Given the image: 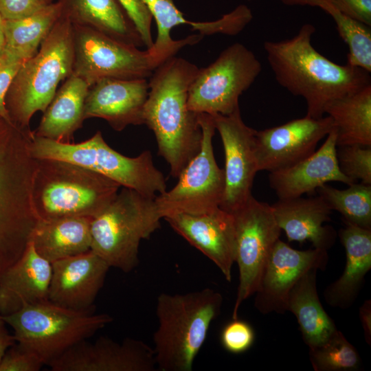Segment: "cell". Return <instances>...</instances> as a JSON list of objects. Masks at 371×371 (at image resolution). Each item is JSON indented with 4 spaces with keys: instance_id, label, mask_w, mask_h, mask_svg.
<instances>
[{
    "instance_id": "1",
    "label": "cell",
    "mask_w": 371,
    "mask_h": 371,
    "mask_svg": "<svg viewBox=\"0 0 371 371\" xmlns=\"http://www.w3.org/2000/svg\"><path fill=\"white\" fill-rule=\"evenodd\" d=\"M315 27L304 24L291 38L264 43L267 60L276 81L289 92L303 98L306 115L324 116L335 100L371 84L370 73L348 64L334 63L311 43Z\"/></svg>"
},
{
    "instance_id": "2",
    "label": "cell",
    "mask_w": 371,
    "mask_h": 371,
    "mask_svg": "<svg viewBox=\"0 0 371 371\" xmlns=\"http://www.w3.org/2000/svg\"><path fill=\"white\" fill-rule=\"evenodd\" d=\"M199 68L188 60L172 56L153 71L144 109V124L155 136L158 154L177 178L199 152L202 131L198 113L188 107V91Z\"/></svg>"
},
{
    "instance_id": "3",
    "label": "cell",
    "mask_w": 371,
    "mask_h": 371,
    "mask_svg": "<svg viewBox=\"0 0 371 371\" xmlns=\"http://www.w3.org/2000/svg\"><path fill=\"white\" fill-rule=\"evenodd\" d=\"M33 137L0 117V278L21 256L39 220L32 203Z\"/></svg>"
},
{
    "instance_id": "4",
    "label": "cell",
    "mask_w": 371,
    "mask_h": 371,
    "mask_svg": "<svg viewBox=\"0 0 371 371\" xmlns=\"http://www.w3.org/2000/svg\"><path fill=\"white\" fill-rule=\"evenodd\" d=\"M222 304V295L210 288L184 294L162 293L157 297L153 350L159 370H192Z\"/></svg>"
},
{
    "instance_id": "5",
    "label": "cell",
    "mask_w": 371,
    "mask_h": 371,
    "mask_svg": "<svg viewBox=\"0 0 371 371\" xmlns=\"http://www.w3.org/2000/svg\"><path fill=\"white\" fill-rule=\"evenodd\" d=\"M121 186L87 168L62 160L36 159L32 203L39 219L94 218L111 203Z\"/></svg>"
},
{
    "instance_id": "6",
    "label": "cell",
    "mask_w": 371,
    "mask_h": 371,
    "mask_svg": "<svg viewBox=\"0 0 371 371\" xmlns=\"http://www.w3.org/2000/svg\"><path fill=\"white\" fill-rule=\"evenodd\" d=\"M40 47L22 65L5 98L12 122L23 129H30L33 115L37 111L44 113L60 82L72 74V24L67 17L61 14Z\"/></svg>"
},
{
    "instance_id": "7",
    "label": "cell",
    "mask_w": 371,
    "mask_h": 371,
    "mask_svg": "<svg viewBox=\"0 0 371 371\" xmlns=\"http://www.w3.org/2000/svg\"><path fill=\"white\" fill-rule=\"evenodd\" d=\"M155 198L123 187L91 221V250L110 267L128 273L139 263L142 240L160 226Z\"/></svg>"
},
{
    "instance_id": "8",
    "label": "cell",
    "mask_w": 371,
    "mask_h": 371,
    "mask_svg": "<svg viewBox=\"0 0 371 371\" xmlns=\"http://www.w3.org/2000/svg\"><path fill=\"white\" fill-rule=\"evenodd\" d=\"M0 316L14 330L16 343L33 351L47 366L113 320L106 313L75 311L49 300Z\"/></svg>"
},
{
    "instance_id": "9",
    "label": "cell",
    "mask_w": 371,
    "mask_h": 371,
    "mask_svg": "<svg viewBox=\"0 0 371 371\" xmlns=\"http://www.w3.org/2000/svg\"><path fill=\"white\" fill-rule=\"evenodd\" d=\"M30 150L35 159H58L81 166L148 196L155 198L166 190L164 176L155 166L150 151L135 157L124 156L106 143L100 131L77 144L34 136Z\"/></svg>"
},
{
    "instance_id": "10",
    "label": "cell",
    "mask_w": 371,
    "mask_h": 371,
    "mask_svg": "<svg viewBox=\"0 0 371 371\" xmlns=\"http://www.w3.org/2000/svg\"><path fill=\"white\" fill-rule=\"evenodd\" d=\"M261 69L259 60L244 45L228 46L212 63L199 69L189 88L188 109L198 114H231Z\"/></svg>"
},
{
    "instance_id": "11",
    "label": "cell",
    "mask_w": 371,
    "mask_h": 371,
    "mask_svg": "<svg viewBox=\"0 0 371 371\" xmlns=\"http://www.w3.org/2000/svg\"><path fill=\"white\" fill-rule=\"evenodd\" d=\"M198 119L202 131L199 152L181 172L177 184L155 198L162 218L177 213H209L219 207L222 202L225 177L214 154V121L207 113L198 114Z\"/></svg>"
},
{
    "instance_id": "12",
    "label": "cell",
    "mask_w": 371,
    "mask_h": 371,
    "mask_svg": "<svg viewBox=\"0 0 371 371\" xmlns=\"http://www.w3.org/2000/svg\"><path fill=\"white\" fill-rule=\"evenodd\" d=\"M71 75L90 87L104 78L147 79L161 65L150 50L128 45L90 27L72 25Z\"/></svg>"
},
{
    "instance_id": "13",
    "label": "cell",
    "mask_w": 371,
    "mask_h": 371,
    "mask_svg": "<svg viewBox=\"0 0 371 371\" xmlns=\"http://www.w3.org/2000/svg\"><path fill=\"white\" fill-rule=\"evenodd\" d=\"M236 235V258L239 284L232 311L238 318L242 303L256 292L267 259L281 229L271 207L252 195L232 212Z\"/></svg>"
},
{
    "instance_id": "14",
    "label": "cell",
    "mask_w": 371,
    "mask_h": 371,
    "mask_svg": "<svg viewBox=\"0 0 371 371\" xmlns=\"http://www.w3.org/2000/svg\"><path fill=\"white\" fill-rule=\"evenodd\" d=\"M225 153V190L220 207L232 212L252 195L258 172L255 150L256 130L243 122L240 108L229 115H211Z\"/></svg>"
},
{
    "instance_id": "15",
    "label": "cell",
    "mask_w": 371,
    "mask_h": 371,
    "mask_svg": "<svg viewBox=\"0 0 371 371\" xmlns=\"http://www.w3.org/2000/svg\"><path fill=\"white\" fill-rule=\"evenodd\" d=\"M334 128L328 115H308L283 124L256 131L255 150L258 171L291 166L316 150L319 142Z\"/></svg>"
},
{
    "instance_id": "16",
    "label": "cell",
    "mask_w": 371,
    "mask_h": 371,
    "mask_svg": "<svg viewBox=\"0 0 371 371\" xmlns=\"http://www.w3.org/2000/svg\"><path fill=\"white\" fill-rule=\"evenodd\" d=\"M327 250H297L279 239L265 266L254 306L262 314L287 311L288 295L295 283L312 269H324Z\"/></svg>"
},
{
    "instance_id": "17",
    "label": "cell",
    "mask_w": 371,
    "mask_h": 371,
    "mask_svg": "<svg viewBox=\"0 0 371 371\" xmlns=\"http://www.w3.org/2000/svg\"><path fill=\"white\" fill-rule=\"evenodd\" d=\"M52 371H154L152 348L141 340L121 343L100 337L93 343L81 341L49 364Z\"/></svg>"
},
{
    "instance_id": "18",
    "label": "cell",
    "mask_w": 371,
    "mask_h": 371,
    "mask_svg": "<svg viewBox=\"0 0 371 371\" xmlns=\"http://www.w3.org/2000/svg\"><path fill=\"white\" fill-rule=\"evenodd\" d=\"M142 1L157 23V37L148 50L160 64L184 46L197 43L203 36H235L239 30L238 19L231 12L214 21L195 22L187 20L172 0Z\"/></svg>"
},
{
    "instance_id": "19",
    "label": "cell",
    "mask_w": 371,
    "mask_h": 371,
    "mask_svg": "<svg viewBox=\"0 0 371 371\" xmlns=\"http://www.w3.org/2000/svg\"><path fill=\"white\" fill-rule=\"evenodd\" d=\"M48 300L75 311H94L110 268L91 249L52 262Z\"/></svg>"
},
{
    "instance_id": "20",
    "label": "cell",
    "mask_w": 371,
    "mask_h": 371,
    "mask_svg": "<svg viewBox=\"0 0 371 371\" xmlns=\"http://www.w3.org/2000/svg\"><path fill=\"white\" fill-rule=\"evenodd\" d=\"M191 245L211 260L227 281L232 280L236 258L233 216L220 207L201 214L177 213L164 218Z\"/></svg>"
},
{
    "instance_id": "21",
    "label": "cell",
    "mask_w": 371,
    "mask_h": 371,
    "mask_svg": "<svg viewBox=\"0 0 371 371\" xmlns=\"http://www.w3.org/2000/svg\"><path fill=\"white\" fill-rule=\"evenodd\" d=\"M149 91L147 79L104 78L91 85L85 100V120H106L116 131L144 124V109Z\"/></svg>"
},
{
    "instance_id": "22",
    "label": "cell",
    "mask_w": 371,
    "mask_h": 371,
    "mask_svg": "<svg viewBox=\"0 0 371 371\" xmlns=\"http://www.w3.org/2000/svg\"><path fill=\"white\" fill-rule=\"evenodd\" d=\"M326 137L319 149L306 158L269 172V185L279 199L302 196L330 181L352 184L338 166L335 130Z\"/></svg>"
},
{
    "instance_id": "23",
    "label": "cell",
    "mask_w": 371,
    "mask_h": 371,
    "mask_svg": "<svg viewBox=\"0 0 371 371\" xmlns=\"http://www.w3.org/2000/svg\"><path fill=\"white\" fill-rule=\"evenodd\" d=\"M52 264L41 256L31 242L21 256L0 278V315L48 300Z\"/></svg>"
},
{
    "instance_id": "24",
    "label": "cell",
    "mask_w": 371,
    "mask_h": 371,
    "mask_svg": "<svg viewBox=\"0 0 371 371\" xmlns=\"http://www.w3.org/2000/svg\"><path fill=\"white\" fill-rule=\"evenodd\" d=\"M276 221L289 242L311 241L313 247L328 250L336 237L330 221L333 210L320 196L278 199L271 205Z\"/></svg>"
},
{
    "instance_id": "25",
    "label": "cell",
    "mask_w": 371,
    "mask_h": 371,
    "mask_svg": "<svg viewBox=\"0 0 371 371\" xmlns=\"http://www.w3.org/2000/svg\"><path fill=\"white\" fill-rule=\"evenodd\" d=\"M345 224L339 236L345 249L346 266L342 275L324 292L328 304L340 308L352 304L371 269V229Z\"/></svg>"
},
{
    "instance_id": "26",
    "label": "cell",
    "mask_w": 371,
    "mask_h": 371,
    "mask_svg": "<svg viewBox=\"0 0 371 371\" xmlns=\"http://www.w3.org/2000/svg\"><path fill=\"white\" fill-rule=\"evenodd\" d=\"M72 25L95 30L138 48L145 46L135 23L118 0H58Z\"/></svg>"
},
{
    "instance_id": "27",
    "label": "cell",
    "mask_w": 371,
    "mask_h": 371,
    "mask_svg": "<svg viewBox=\"0 0 371 371\" xmlns=\"http://www.w3.org/2000/svg\"><path fill=\"white\" fill-rule=\"evenodd\" d=\"M89 88L80 77L71 75L65 79L44 111L34 136L71 143L85 120L84 106Z\"/></svg>"
},
{
    "instance_id": "28",
    "label": "cell",
    "mask_w": 371,
    "mask_h": 371,
    "mask_svg": "<svg viewBox=\"0 0 371 371\" xmlns=\"http://www.w3.org/2000/svg\"><path fill=\"white\" fill-rule=\"evenodd\" d=\"M91 218L82 216L39 219L30 242L49 262L91 249Z\"/></svg>"
},
{
    "instance_id": "29",
    "label": "cell",
    "mask_w": 371,
    "mask_h": 371,
    "mask_svg": "<svg viewBox=\"0 0 371 371\" xmlns=\"http://www.w3.org/2000/svg\"><path fill=\"white\" fill-rule=\"evenodd\" d=\"M317 269L304 273L290 291L287 311L295 315L304 341L309 347L327 339L337 328L324 309L316 286Z\"/></svg>"
},
{
    "instance_id": "30",
    "label": "cell",
    "mask_w": 371,
    "mask_h": 371,
    "mask_svg": "<svg viewBox=\"0 0 371 371\" xmlns=\"http://www.w3.org/2000/svg\"><path fill=\"white\" fill-rule=\"evenodd\" d=\"M325 113L333 120L337 146H371V84L335 100Z\"/></svg>"
},
{
    "instance_id": "31",
    "label": "cell",
    "mask_w": 371,
    "mask_h": 371,
    "mask_svg": "<svg viewBox=\"0 0 371 371\" xmlns=\"http://www.w3.org/2000/svg\"><path fill=\"white\" fill-rule=\"evenodd\" d=\"M61 14V5L57 1L27 17L4 20L5 49L25 60L32 58Z\"/></svg>"
},
{
    "instance_id": "32",
    "label": "cell",
    "mask_w": 371,
    "mask_h": 371,
    "mask_svg": "<svg viewBox=\"0 0 371 371\" xmlns=\"http://www.w3.org/2000/svg\"><path fill=\"white\" fill-rule=\"evenodd\" d=\"M286 5L317 6L334 20L338 33L348 47L346 63L371 73V30L348 17L330 0H281Z\"/></svg>"
},
{
    "instance_id": "33",
    "label": "cell",
    "mask_w": 371,
    "mask_h": 371,
    "mask_svg": "<svg viewBox=\"0 0 371 371\" xmlns=\"http://www.w3.org/2000/svg\"><path fill=\"white\" fill-rule=\"evenodd\" d=\"M316 190L344 222L371 229V185L353 183L339 190L326 183Z\"/></svg>"
},
{
    "instance_id": "34",
    "label": "cell",
    "mask_w": 371,
    "mask_h": 371,
    "mask_svg": "<svg viewBox=\"0 0 371 371\" xmlns=\"http://www.w3.org/2000/svg\"><path fill=\"white\" fill-rule=\"evenodd\" d=\"M309 357L315 371H353L361 365L357 350L337 329L322 342L309 347Z\"/></svg>"
},
{
    "instance_id": "35",
    "label": "cell",
    "mask_w": 371,
    "mask_h": 371,
    "mask_svg": "<svg viewBox=\"0 0 371 371\" xmlns=\"http://www.w3.org/2000/svg\"><path fill=\"white\" fill-rule=\"evenodd\" d=\"M336 154L340 171L352 183L360 180L371 185V146H339Z\"/></svg>"
},
{
    "instance_id": "36",
    "label": "cell",
    "mask_w": 371,
    "mask_h": 371,
    "mask_svg": "<svg viewBox=\"0 0 371 371\" xmlns=\"http://www.w3.org/2000/svg\"><path fill=\"white\" fill-rule=\"evenodd\" d=\"M255 333L251 326L243 321L232 319L223 328L220 340L227 352L240 354L248 350L253 345Z\"/></svg>"
},
{
    "instance_id": "37",
    "label": "cell",
    "mask_w": 371,
    "mask_h": 371,
    "mask_svg": "<svg viewBox=\"0 0 371 371\" xmlns=\"http://www.w3.org/2000/svg\"><path fill=\"white\" fill-rule=\"evenodd\" d=\"M43 366L36 354L16 342L5 353L0 371H38Z\"/></svg>"
},
{
    "instance_id": "38",
    "label": "cell",
    "mask_w": 371,
    "mask_h": 371,
    "mask_svg": "<svg viewBox=\"0 0 371 371\" xmlns=\"http://www.w3.org/2000/svg\"><path fill=\"white\" fill-rule=\"evenodd\" d=\"M25 61L5 49L0 56V117L10 122L5 98L14 76Z\"/></svg>"
},
{
    "instance_id": "39",
    "label": "cell",
    "mask_w": 371,
    "mask_h": 371,
    "mask_svg": "<svg viewBox=\"0 0 371 371\" xmlns=\"http://www.w3.org/2000/svg\"><path fill=\"white\" fill-rule=\"evenodd\" d=\"M137 27L148 49L153 45L151 34L153 16L142 0H118Z\"/></svg>"
},
{
    "instance_id": "40",
    "label": "cell",
    "mask_w": 371,
    "mask_h": 371,
    "mask_svg": "<svg viewBox=\"0 0 371 371\" xmlns=\"http://www.w3.org/2000/svg\"><path fill=\"white\" fill-rule=\"evenodd\" d=\"M54 0H0V15L4 20L27 17L45 8Z\"/></svg>"
},
{
    "instance_id": "41",
    "label": "cell",
    "mask_w": 371,
    "mask_h": 371,
    "mask_svg": "<svg viewBox=\"0 0 371 371\" xmlns=\"http://www.w3.org/2000/svg\"><path fill=\"white\" fill-rule=\"evenodd\" d=\"M343 14L352 20L371 26V0H330Z\"/></svg>"
},
{
    "instance_id": "42",
    "label": "cell",
    "mask_w": 371,
    "mask_h": 371,
    "mask_svg": "<svg viewBox=\"0 0 371 371\" xmlns=\"http://www.w3.org/2000/svg\"><path fill=\"white\" fill-rule=\"evenodd\" d=\"M371 303L367 300L361 306L359 316L363 326L365 339L368 344L371 342Z\"/></svg>"
},
{
    "instance_id": "43",
    "label": "cell",
    "mask_w": 371,
    "mask_h": 371,
    "mask_svg": "<svg viewBox=\"0 0 371 371\" xmlns=\"http://www.w3.org/2000/svg\"><path fill=\"white\" fill-rule=\"evenodd\" d=\"M6 326L7 324L0 316V363L6 351L16 342L14 335L9 333Z\"/></svg>"
},
{
    "instance_id": "44",
    "label": "cell",
    "mask_w": 371,
    "mask_h": 371,
    "mask_svg": "<svg viewBox=\"0 0 371 371\" xmlns=\"http://www.w3.org/2000/svg\"><path fill=\"white\" fill-rule=\"evenodd\" d=\"M5 46V37L4 32V19L0 15V56L4 51Z\"/></svg>"
},
{
    "instance_id": "45",
    "label": "cell",
    "mask_w": 371,
    "mask_h": 371,
    "mask_svg": "<svg viewBox=\"0 0 371 371\" xmlns=\"http://www.w3.org/2000/svg\"><path fill=\"white\" fill-rule=\"evenodd\" d=\"M249 1H251V0H249Z\"/></svg>"
}]
</instances>
